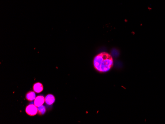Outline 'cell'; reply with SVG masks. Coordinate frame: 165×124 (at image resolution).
Segmentation results:
<instances>
[{
    "label": "cell",
    "instance_id": "1",
    "mask_svg": "<svg viewBox=\"0 0 165 124\" xmlns=\"http://www.w3.org/2000/svg\"><path fill=\"white\" fill-rule=\"evenodd\" d=\"M93 65L94 68L98 72H107L113 66V58L109 53L102 52L94 57Z\"/></svg>",
    "mask_w": 165,
    "mask_h": 124
},
{
    "label": "cell",
    "instance_id": "2",
    "mask_svg": "<svg viewBox=\"0 0 165 124\" xmlns=\"http://www.w3.org/2000/svg\"><path fill=\"white\" fill-rule=\"evenodd\" d=\"M25 111L29 116H35L38 113V108L35 104H29L26 108Z\"/></svg>",
    "mask_w": 165,
    "mask_h": 124
},
{
    "label": "cell",
    "instance_id": "3",
    "mask_svg": "<svg viewBox=\"0 0 165 124\" xmlns=\"http://www.w3.org/2000/svg\"><path fill=\"white\" fill-rule=\"evenodd\" d=\"M45 102V98L43 95H39L35 99L34 104L37 107L43 105Z\"/></svg>",
    "mask_w": 165,
    "mask_h": 124
},
{
    "label": "cell",
    "instance_id": "4",
    "mask_svg": "<svg viewBox=\"0 0 165 124\" xmlns=\"http://www.w3.org/2000/svg\"><path fill=\"white\" fill-rule=\"evenodd\" d=\"M55 102V97L52 94H49L45 98V102L48 105H51Z\"/></svg>",
    "mask_w": 165,
    "mask_h": 124
},
{
    "label": "cell",
    "instance_id": "5",
    "mask_svg": "<svg viewBox=\"0 0 165 124\" xmlns=\"http://www.w3.org/2000/svg\"><path fill=\"white\" fill-rule=\"evenodd\" d=\"M33 91L37 93H40L43 91V85L41 83H36L33 85Z\"/></svg>",
    "mask_w": 165,
    "mask_h": 124
},
{
    "label": "cell",
    "instance_id": "6",
    "mask_svg": "<svg viewBox=\"0 0 165 124\" xmlns=\"http://www.w3.org/2000/svg\"><path fill=\"white\" fill-rule=\"evenodd\" d=\"M26 98L28 101H33L35 100L36 98V94L34 91H29L27 94L26 95Z\"/></svg>",
    "mask_w": 165,
    "mask_h": 124
},
{
    "label": "cell",
    "instance_id": "7",
    "mask_svg": "<svg viewBox=\"0 0 165 124\" xmlns=\"http://www.w3.org/2000/svg\"><path fill=\"white\" fill-rule=\"evenodd\" d=\"M46 112V109L45 106H41L38 108V113L40 115H44V114Z\"/></svg>",
    "mask_w": 165,
    "mask_h": 124
}]
</instances>
